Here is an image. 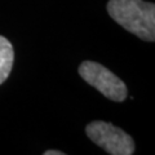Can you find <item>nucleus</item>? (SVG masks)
<instances>
[{
  "mask_svg": "<svg viewBox=\"0 0 155 155\" xmlns=\"http://www.w3.org/2000/svg\"><path fill=\"white\" fill-rule=\"evenodd\" d=\"M109 16L143 41L155 40V4L143 0H109Z\"/></svg>",
  "mask_w": 155,
  "mask_h": 155,
  "instance_id": "obj_1",
  "label": "nucleus"
},
{
  "mask_svg": "<svg viewBox=\"0 0 155 155\" xmlns=\"http://www.w3.org/2000/svg\"><path fill=\"white\" fill-rule=\"evenodd\" d=\"M78 71L83 80L101 92L106 98L115 102H123L127 98L128 89L125 83L113 71L98 62L84 61L80 64Z\"/></svg>",
  "mask_w": 155,
  "mask_h": 155,
  "instance_id": "obj_2",
  "label": "nucleus"
},
{
  "mask_svg": "<svg viewBox=\"0 0 155 155\" xmlns=\"http://www.w3.org/2000/svg\"><path fill=\"white\" fill-rule=\"evenodd\" d=\"M87 136L97 146L111 155H132L134 153V141L123 129L113 123L94 120L85 127Z\"/></svg>",
  "mask_w": 155,
  "mask_h": 155,
  "instance_id": "obj_3",
  "label": "nucleus"
},
{
  "mask_svg": "<svg viewBox=\"0 0 155 155\" xmlns=\"http://www.w3.org/2000/svg\"><path fill=\"white\" fill-rule=\"evenodd\" d=\"M14 62V51L12 43L0 35V85L8 79Z\"/></svg>",
  "mask_w": 155,
  "mask_h": 155,
  "instance_id": "obj_4",
  "label": "nucleus"
},
{
  "mask_svg": "<svg viewBox=\"0 0 155 155\" xmlns=\"http://www.w3.org/2000/svg\"><path fill=\"white\" fill-rule=\"evenodd\" d=\"M65 153L62 151H58V150H47L44 151V155H64Z\"/></svg>",
  "mask_w": 155,
  "mask_h": 155,
  "instance_id": "obj_5",
  "label": "nucleus"
}]
</instances>
